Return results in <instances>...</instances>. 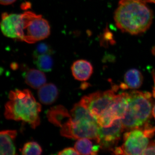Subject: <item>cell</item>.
<instances>
[{
	"label": "cell",
	"mask_w": 155,
	"mask_h": 155,
	"mask_svg": "<svg viewBox=\"0 0 155 155\" xmlns=\"http://www.w3.org/2000/svg\"><path fill=\"white\" fill-rule=\"evenodd\" d=\"M153 17V11L144 0H120L114 18L122 32L137 35L150 28Z\"/></svg>",
	"instance_id": "6da1fadb"
},
{
	"label": "cell",
	"mask_w": 155,
	"mask_h": 155,
	"mask_svg": "<svg viewBox=\"0 0 155 155\" xmlns=\"http://www.w3.org/2000/svg\"><path fill=\"white\" fill-rule=\"evenodd\" d=\"M9 99L5 105L4 115L6 119L26 122L33 129L40 125L41 106L29 90L11 91Z\"/></svg>",
	"instance_id": "7a4b0ae2"
},
{
	"label": "cell",
	"mask_w": 155,
	"mask_h": 155,
	"mask_svg": "<svg viewBox=\"0 0 155 155\" xmlns=\"http://www.w3.org/2000/svg\"><path fill=\"white\" fill-rule=\"evenodd\" d=\"M128 105L127 112L121 119L124 130L139 128L148 123L153 110L152 94L133 91L126 93Z\"/></svg>",
	"instance_id": "3957f363"
},
{
	"label": "cell",
	"mask_w": 155,
	"mask_h": 155,
	"mask_svg": "<svg viewBox=\"0 0 155 155\" xmlns=\"http://www.w3.org/2000/svg\"><path fill=\"white\" fill-rule=\"evenodd\" d=\"M155 134V126L148 123L139 128L128 130L123 135L122 146L115 148L116 155H142L149 143V140Z\"/></svg>",
	"instance_id": "277c9868"
},
{
	"label": "cell",
	"mask_w": 155,
	"mask_h": 155,
	"mask_svg": "<svg viewBox=\"0 0 155 155\" xmlns=\"http://www.w3.org/2000/svg\"><path fill=\"white\" fill-rule=\"evenodd\" d=\"M22 17L21 41L33 44L49 36L51 32L49 24L41 15L27 11L22 14Z\"/></svg>",
	"instance_id": "5b68a950"
},
{
	"label": "cell",
	"mask_w": 155,
	"mask_h": 155,
	"mask_svg": "<svg viewBox=\"0 0 155 155\" xmlns=\"http://www.w3.org/2000/svg\"><path fill=\"white\" fill-rule=\"evenodd\" d=\"M100 125L96 120L73 121L71 117L61 127L62 136L72 139L87 138L99 142Z\"/></svg>",
	"instance_id": "8992f818"
},
{
	"label": "cell",
	"mask_w": 155,
	"mask_h": 155,
	"mask_svg": "<svg viewBox=\"0 0 155 155\" xmlns=\"http://www.w3.org/2000/svg\"><path fill=\"white\" fill-rule=\"evenodd\" d=\"M114 88L105 91H97L82 97L79 102L97 119L110 107L116 96Z\"/></svg>",
	"instance_id": "52a82bcc"
},
{
	"label": "cell",
	"mask_w": 155,
	"mask_h": 155,
	"mask_svg": "<svg viewBox=\"0 0 155 155\" xmlns=\"http://www.w3.org/2000/svg\"><path fill=\"white\" fill-rule=\"evenodd\" d=\"M124 130L122 120L116 119L110 127L100 126L98 144L103 150L113 151L119 143L122 132Z\"/></svg>",
	"instance_id": "ba28073f"
},
{
	"label": "cell",
	"mask_w": 155,
	"mask_h": 155,
	"mask_svg": "<svg viewBox=\"0 0 155 155\" xmlns=\"http://www.w3.org/2000/svg\"><path fill=\"white\" fill-rule=\"evenodd\" d=\"M22 14H2L1 29L3 34L8 38L22 40Z\"/></svg>",
	"instance_id": "9c48e42d"
},
{
	"label": "cell",
	"mask_w": 155,
	"mask_h": 155,
	"mask_svg": "<svg viewBox=\"0 0 155 155\" xmlns=\"http://www.w3.org/2000/svg\"><path fill=\"white\" fill-rule=\"evenodd\" d=\"M17 136V131L16 130H5L1 131L0 155L16 154L14 140Z\"/></svg>",
	"instance_id": "30bf717a"
},
{
	"label": "cell",
	"mask_w": 155,
	"mask_h": 155,
	"mask_svg": "<svg viewBox=\"0 0 155 155\" xmlns=\"http://www.w3.org/2000/svg\"><path fill=\"white\" fill-rule=\"evenodd\" d=\"M72 75L76 80L85 81L89 79L93 72V67L90 62L84 60L75 61L71 67Z\"/></svg>",
	"instance_id": "8fae6325"
},
{
	"label": "cell",
	"mask_w": 155,
	"mask_h": 155,
	"mask_svg": "<svg viewBox=\"0 0 155 155\" xmlns=\"http://www.w3.org/2000/svg\"><path fill=\"white\" fill-rule=\"evenodd\" d=\"M128 105L127 94L122 93L121 94L116 95L109 109L116 120L122 119L126 114Z\"/></svg>",
	"instance_id": "7c38bea8"
},
{
	"label": "cell",
	"mask_w": 155,
	"mask_h": 155,
	"mask_svg": "<svg viewBox=\"0 0 155 155\" xmlns=\"http://www.w3.org/2000/svg\"><path fill=\"white\" fill-rule=\"evenodd\" d=\"M47 116L51 123L61 127L70 118L71 115L64 106L58 105L48 110Z\"/></svg>",
	"instance_id": "4fadbf2b"
},
{
	"label": "cell",
	"mask_w": 155,
	"mask_h": 155,
	"mask_svg": "<svg viewBox=\"0 0 155 155\" xmlns=\"http://www.w3.org/2000/svg\"><path fill=\"white\" fill-rule=\"evenodd\" d=\"M143 80V76L139 70L135 69H129L125 74L124 83L121 84L120 87L123 90L136 89L141 87Z\"/></svg>",
	"instance_id": "5bb4252c"
},
{
	"label": "cell",
	"mask_w": 155,
	"mask_h": 155,
	"mask_svg": "<svg viewBox=\"0 0 155 155\" xmlns=\"http://www.w3.org/2000/svg\"><path fill=\"white\" fill-rule=\"evenodd\" d=\"M58 91L55 85L46 84L38 89V95L40 101L45 105H51L55 102L58 97Z\"/></svg>",
	"instance_id": "9a60e30c"
},
{
	"label": "cell",
	"mask_w": 155,
	"mask_h": 155,
	"mask_svg": "<svg viewBox=\"0 0 155 155\" xmlns=\"http://www.w3.org/2000/svg\"><path fill=\"white\" fill-rule=\"evenodd\" d=\"M24 78L25 83L36 89L45 84L47 81L45 75L39 69H29L25 74Z\"/></svg>",
	"instance_id": "2e32d148"
},
{
	"label": "cell",
	"mask_w": 155,
	"mask_h": 155,
	"mask_svg": "<svg viewBox=\"0 0 155 155\" xmlns=\"http://www.w3.org/2000/svg\"><path fill=\"white\" fill-rule=\"evenodd\" d=\"M74 148L80 155H94L98 152L100 146L93 145L90 139L81 138L78 139L75 142Z\"/></svg>",
	"instance_id": "e0dca14e"
},
{
	"label": "cell",
	"mask_w": 155,
	"mask_h": 155,
	"mask_svg": "<svg viewBox=\"0 0 155 155\" xmlns=\"http://www.w3.org/2000/svg\"><path fill=\"white\" fill-rule=\"evenodd\" d=\"M50 54L41 55L34 58V62L40 70L44 72L51 71L53 67V60Z\"/></svg>",
	"instance_id": "ac0fdd59"
},
{
	"label": "cell",
	"mask_w": 155,
	"mask_h": 155,
	"mask_svg": "<svg viewBox=\"0 0 155 155\" xmlns=\"http://www.w3.org/2000/svg\"><path fill=\"white\" fill-rule=\"evenodd\" d=\"M21 152L22 155H41L42 150L36 142L30 141L24 144L21 149Z\"/></svg>",
	"instance_id": "d6986e66"
},
{
	"label": "cell",
	"mask_w": 155,
	"mask_h": 155,
	"mask_svg": "<svg viewBox=\"0 0 155 155\" xmlns=\"http://www.w3.org/2000/svg\"><path fill=\"white\" fill-rule=\"evenodd\" d=\"M53 51L51 47L45 43H40L36 46L33 52V58L43 54L51 55Z\"/></svg>",
	"instance_id": "ffe728a7"
},
{
	"label": "cell",
	"mask_w": 155,
	"mask_h": 155,
	"mask_svg": "<svg viewBox=\"0 0 155 155\" xmlns=\"http://www.w3.org/2000/svg\"><path fill=\"white\" fill-rule=\"evenodd\" d=\"M142 155H155V140L149 143Z\"/></svg>",
	"instance_id": "44dd1931"
},
{
	"label": "cell",
	"mask_w": 155,
	"mask_h": 155,
	"mask_svg": "<svg viewBox=\"0 0 155 155\" xmlns=\"http://www.w3.org/2000/svg\"><path fill=\"white\" fill-rule=\"evenodd\" d=\"M58 154L59 155H80L75 149V148H73L72 147L66 148L59 152Z\"/></svg>",
	"instance_id": "7402d4cb"
},
{
	"label": "cell",
	"mask_w": 155,
	"mask_h": 155,
	"mask_svg": "<svg viewBox=\"0 0 155 155\" xmlns=\"http://www.w3.org/2000/svg\"><path fill=\"white\" fill-rule=\"evenodd\" d=\"M16 0H0L1 4L4 5H11L16 2Z\"/></svg>",
	"instance_id": "603a6c76"
},
{
	"label": "cell",
	"mask_w": 155,
	"mask_h": 155,
	"mask_svg": "<svg viewBox=\"0 0 155 155\" xmlns=\"http://www.w3.org/2000/svg\"><path fill=\"white\" fill-rule=\"evenodd\" d=\"M88 85H87V83H85V82H84V83L82 84L81 85V89H85L87 88V87L88 86Z\"/></svg>",
	"instance_id": "cb8c5ba5"
},
{
	"label": "cell",
	"mask_w": 155,
	"mask_h": 155,
	"mask_svg": "<svg viewBox=\"0 0 155 155\" xmlns=\"http://www.w3.org/2000/svg\"><path fill=\"white\" fill-rule=\"evenodd\" d=\"M146 2L154 3L155 4V0H144Z\"/></svg>",
	"instance_id": "d4e9b609"
},
{
	"label": "cell",
	"mask_w": 155,
	"mask_h": 155,
	"mask_svg": "<svg viewBox=\"0 0 155 155\" xmlns=\"http://www.w3.org/2000/svg\"><path fill=\"white\" fill-rule=\"evenodd\" d=\"M152 115L153 116L154 118L155 119V104L154 107H153V110H152Z\"/></svg>",
	"instance_id": "484cf974"
},
{
	"label": "cell",
	"mask_w": 155,
	"mask_h": 155,
	"mask_svg": "<svg viewBox=\"0 0 155 155\" xmlns=\"http://www.w3.org/2000/svg\"><path fill=\"white\" fill-rule=\"evenodd\" d=\"M151 51L152 54H153V55L155 56V46L152 48Z\"/></svg>",
	"instance_id": "4316f807"
}]
</instances>
